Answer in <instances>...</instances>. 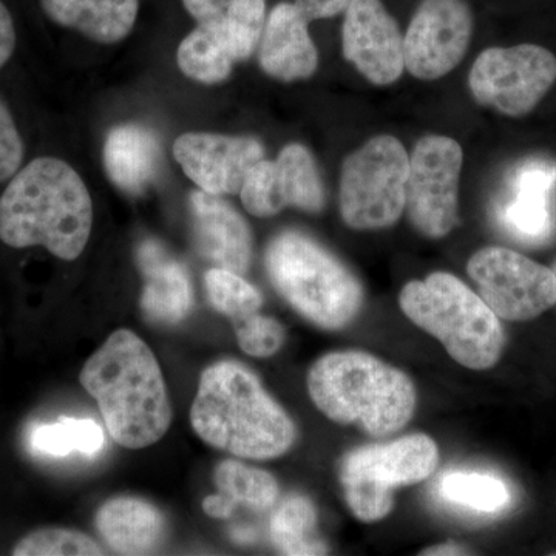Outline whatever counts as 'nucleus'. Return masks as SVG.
Returning a JSON list of instances; mask_svg holds the SVG:
<instances>
[{"instance_id": "1", "label": "nucleus", "mask_w": 556, "mask_h": 556, "mask_svg": "<svg viewBox=\"0 0 556 556\" xmlns=\"http://www.w3.org/2000/svg\"><path fill=\"white\" fill-rule=\"evenodd\" d=\"M93 228V203L78 172L65 161L42 156L11 178L0 197V240L10 248H46L73 262Z\"/></svg>"}, {"instance_id": "2", "label": "nucleus", "mask_w": 556, "mask_h": 556, "mask_svg": "<svg viewBox=\"0 0 556 556\" xmlns=\"http://www.w3.org/2000/svg\"><path fill=\"white\" fill-rule=\"evenodd\" d=\"M79 380L116 444L150 447L169 430L172 407L159 361L130 329L113 332L86 362Z\"/></svg>"}, {"instance_id": "3", "label": "nucleus", "mask_w": 556, "mask_h": 556, "mask_svg": "<svg viewBox=\"0 0 556 556\" xmlns=\"http://www.w3.org/2000/svg\"><path fill=\"white\" fill-rule=\"evenodd\" d=\"M190 424L201 441L243 459H276L298 439L294 420L270 397L257 375L236 361L204 369Z\"/></svg>"}, {"instance_id": "4", "label": "nucleus", "mask_w": 556, "mask_h": 556, "mask_svg": "<svg viewBox=\"0 0 556 556\" xmlns=\"http://www.w3.org/2000/svg\"><path fill=\"white\" fill-rule=\"evenodd\" d=\"M314 405L332 422L387 438L415 415L413 380L365 351H336L318 358L308 372Z\"/></svg>"}, {"instance_id": "5", "label": "nucleus", "mask_w": 556, "mask_h": 556, "mask_svg": "<svg viewBox=\"0 0 556 556\" xmlns=\"http://www.w3.org/2000/svg\"><path fill=\"white\" fill-rule=\"evenodd\" d=\"M265 266L278 294L318 328H345L364 306L358 278L328 249L299 230H285L269 241Z\"/></svg>"}, {"instance_id": "6", "label": "nucleus", "mask_w": 556, "mask_h": 556, "mask_svg": "<svg viewBox=\"0 0 556 556\" xmlns=\"http://www.w3.org/2000/svg\"><path fill=\"white\" fill-rule=\"evenodd\" d=\"M399 305L463 367L481 371L495 367L503 356L506 334L500 317L452 274L434 273L426 280L408 281Z\"/></svg>"}, {"instance_id": "7", "label": "nucleus", "mask_w": 556, "mask_h": 556, "mask_svg": "<svg viewBox=\"0 0 556 556\" xmlns=\"http://www.w3.org/2000/svg\"><path fill=\"white\" fill-rule=\"evenodd\" d=\"M438 463L437 442L422 433L354 448L340 466L348 507L358 521L378 522L393 510L394 490L426 481Z\"/></svg>"}, {"instance_id": "8", "label": "nucleus", "mask_w": 556, "mask_h": 556, "mask_svg": "<svg viewBox=\"0 0 556 556\" xmlns=\"http://www.w3.org/2000/svg\"><path fill=\"white\" fill-rule=\"evenodd\" d=\"M409 159L397 138L379 135L343 161L340 215L348 228L380 230L396 225L405 211Z\"/></svg>"}, {"instance_id": "9", "label": "nucleus", "mask_w": 556, "mask_h": 556, "mask_svg": "<svg viewBox=\"0 0 556 556\" xmlns=\"http://www.w3.org/2000/svg\"><path fill=\"white\" fill-rule=\"evenodd\" d=\"M556 80V58L535 43L482 51L468 75L478 104L521 118L540 104Z\"/></svg>"}, {"instance_id": "10", "label": "nucleus", "mask_w": 556, "mask_h": 556, "mask_svg": "<svg viewBox=\"0 0 556 556\" xmlns=\"http://www.w3.org/2000/svg\"><path fill=\"white\" fill-rule=\"evenodd\" d=\"M463 163L459 142L444 135H427L413 149L405 208L427 239H444L456 228Z\"/></svg>"}, {"instance_id": "11", "label": "nucleus", "mask_w": 556, "mask_h": 556, "mask_svg": "<svg viewBox=\"0 0 556 556\" xmlns=\"http://www.w3.org/2000/svg\"><path fill=\"white\" fill-rule=\"evenodd\" d=\"M467 273L481 299L504 320H533L556 305L554 270L511 249H481L468 260Z\"/></svg>"}, {"instance_id": "12", "label": "nucleus", "mask_w": 556, "mask_h": 556, "mask_svg": "<svg viewBox=\"0 0 556 556\" xmlns=\"http://www.w3.org/2000/svg\"><path fill=\"white\" fill-rule=\"evenodd\" d=\"M240 197L249 214L260 218L274 217L287 207L318 214L327 200L316 160L299 142L281 149L277 160L255 164Z\"/></svg>"}, {"instance_id": "13", "label": "nucleus", "mask_w": 556, "mask_h": 556, "mask_svg": "<svg viewBox=\"0 0 556 556\" xmlns=\"http://www.w3.org/2000/svg\"><path fill=\"white\" fill-rule=\"evenodd\" d=\"M471 31L467 0H422L404 38L405 68L417 79L444 78L466 56Z\"/></svg>"}, {"instance_id": "14", "label": "nucleus", "mask_w": 556, "mask_h": 556, "mask_svg": "<svg viewBox=\"0 0 556 556\" xmlns=\"http://www.w3.org/2000/svg\"><path fill=\"white\" fill-rule=\"evenodd\" d=\"M342 50L343 58L375 86H391L404 73V38L380 0H351L343 20Z\"/></svg>"}, {"instance_id": "15", "label": "nucleus", "mask_w": 556, "mask_h": 556, "mask_svg": "<svg viewBox=\"0 0 556 556\" xmlns=\"http://www.w3.org/2000/svg\"><path fill=\"white\" fill-rule=\"evenodd\" d=\"M174 156L204 192L236 195L252 167L265 160V148L254 137L189 131L175 139Z\"/></svg>"}, {"instance_id": "16", "label": "nucleus", "mask_w": 556, "mask_h": 556, "mask_svg": "<svg viewBox=\"0 0 556 556\" xmlns=\"http://www.w3.org/2000/svg\"><path fill=\"white\" fill-rule=\"evenodd\" d=\"M190 214L200 254L215 268L247 274L252 262V232L247 219L228 201L201 189L190 193Z\"/></svg>"}, {"instance_id": "17", "label": "nucleus", "mask_w": 556, "mask_h": 556, "mask_svg": "<svg viewBox=\"0 0 556 556\" xmlns=\"http://www.w3.org/2000/svg\"><path fill=\"white\" fill-rule=\"evenodd\" d=\"M137 265L144 280L141 309L152 324H181L193 306L189 270L160 241L148 239L137 248Z\"/></svg>"}, {"instance_id": "18", "label": "nucleus", "mask_w": 556, "mask_h": 556, "mask_svg": "<svg viewBox=\"0 0 556 556\" xmlns=\"http://www.w3.org/2000/svg\"><path fill=\"white\" fill-rule=\"evenodd\" d=\"M258 60L263 72L281 83L308 79L316 73L317 47L311 39L308 22L294 3H278L266 17Z\"/></svg>"}, {"instance_id": "19", "label": "nucleus", "mask_w": 556, "mask_h": 556, "mask_svg": "<svg viewBox=\"0 0 556 556\" xmlns=\"http://www.w3.org/2000/svg\"><path fill=\"white\" fill-rule=\"evenodd\" d=\"M104 169L116 188L139 195L159 178L163 146L155 131L139 124H123L104 142Z\"/></svg>"}, {"instance_id": "20", "label": "nucleus", "mask_w": 556, "mask_h": 556, "mask_svg": "<svg viewBox=\"0 0 556 556\" xmlns=\"http://www.w3.org/2000/svg\"><path fill=\"white\" fill-rule=\"evenodd\" d=\"M94 525L102 540L119 555L150 554L166 530L159 508L134 496L112 497L102 504Z\"/></svg>"}, {"instance_id": "21", "label": "nucleus", "mask_w": 556, "mask_h": 556, "mask_svg": "<svg viewBox=\"0 0 556 556\" xmlns=\"http://www.w3.org/2000/svg\"><path fill=\"white\" fill-rule=\"evenodd\" d=\"M40 7L54 24L98 43H116L134 30L139 0H40Z\"/></svg>"}, {"instance_id": "22", "label": "nucleus", "mask_w": 556, "mask_h": 556, "mask_svg": "<svg viewBox=\"0 0 556 556\" xmlns=\"http://www.w3.org/2000/svg\"><path fill=\"white\" fill-rule=\"evenodd\" d=\"M556 182L554 164H526L515 178V199L506 207V222L519 236L540 239L551 228L548 195Z\"/></svg>"}, {"instance_id": "23", "label": "nucleus", "mask_w": 556, "mask_h": 556, "mask_svg": "<svg viewBox=\"0 0 556 556\" xmlns=\"http://www.w3.org/2000/svg\"><path fill=\"white\" fill-rule=\"evenodd\" d=\"M223 16L197 25L195 30L190 31L179 43L178 67L197 83L212 86L228 79L232 73L236 61L230 53Z\"/></svg>"}, {"instance_id": "24", "label": "nucleus", "mask_w": 556, "mask_h": 556, "mask_svg": "<svg viewBox=\"0 0 556 556\" xmlns=\"http://www.w3.org/2000/svg\"><path fill=\"white\" fill-rule=\"evenodd\" d=\"M317 525L313 501L308 496L289 495L276 504L270 517V541L283 555H327L328 546L318 535Z\"/></svg>"}, {"instance_id": "25", "label": "nucleus", "mask_w": 556, "mask_h": 556, "mask_svg": "<svg viewBox=\"0 0 556 556\" xmlns=\"http://www.w3.org/2000/svg\"><path fill=\"white\" fill-rule=\"evenodd\" d=\"M218 493L255 514L276 507L280 486L273 475L262 468L247 466L236 459L222 460L214 470Z\"/></svg>"}, {"instance_id": "26", "label": "nucleus", "mask_w": 556, "mask_h": 556, "mask_svg": "<svg viewBox=\"0 0 556 556\" xmlns=\"http://www.w3.org/2000/svg\"><path fill=\"white\" fill-rule=\"evenodd\" d=\"M30 442L31 447L42 455L62 457L80 453L94 456L104 447V433L94 420L64 416L58 422L33 428Z\"/></svg>"}, {"instance_id": "27", "label": "nucleus", "mask_w": 556, "mask_h": 556, "mask_svg": "<svg viewBox=\"0 0 556 556\" xmlns=\"http://www.w3.org/2000/svg\"><path fill=\"white\" fill-rule=\"evenodd\" d=\"M439 493L447 503L478 514H495L510 503V492L503 479L478 471L444 475Z\"/></svg>"}, {"instance_id": "28", "label": "nucleus", "mask_w": 556, "mask_h": 556, "mask_svg": "<svg viewBox=\"0 0 556 556\" xmlns=\"http://www.w3.org/2000/svg\"><path fill=\"white\" fill-rule=\"evenodd\" d=\"M204 287L212 308L232 321L252 316L262 308V292L232 270L214 266L204 274Z\"/></svg>"}, {"instance_id": "29", "label": "nucleus", "mask_w": 556, "mask_h": 556, "mask_svg": "<svg viewBox=\"0 0 556 556\" xmlns=\"http://www.w3.org/2000/svg\"><path fill=\"white\" fill-rule=\"evenodd\" d=\"M226 36L233 61H247L257 50L266 24V0H229Z\"/></svg>"}, {"instance_id": "30", "label": "nucleus", "mask_w": 556, "mask_h": 556, "mask_svg": "<svg viewBox=\"0 0 556 556\" xmlns=\"http://www.w3.org/2000/svg\"><path fill=\"white\" fill-rule=\"evenodd\" d=\"M14 556H89L104 552L97 541L78 530L46 527L17 541L11 552Z\"/></svg>"}, {"instance_id": "31", "label": "nucleus", "mask_w": 556, "mask_h": 556, "mask_svg": "<svg viewBox=\"0 0 556 556\" xmlns=\"http://www.w3.org/2000/svg\"><path fill=\"white\" fill-rule=\"evenodd\" d=\"M236 338L244 353L252 357H269L283 346L285 328L274 317L252 314L233 321Z\"/></svg>"}, {"instance_id": "32", "label": "nucleus", "mask_w": 556, "mask_h": 556, "mask_svg": "<svg viewBox=\"0 0 556 556\" xmlns=\"http://www.w3.org/2000/svg\"><path fill=\"white\" fill-rule=\"evenodd\" d=\"M24 160V142L5 102L0 100V182L13 178Z\"/></svg>"}, {"instance_id": "33", "label": "nucleus", "mask_w": 556, "mask_h": 556, "mask_svg": "<svg viewBox=\"0 0 556 556\" xmlns=\"http://www.w3.org/2000/svg\"><path fill=\"white\" fill-rule=\"evenodd\" d=\"M351 0H295L294 5L298 7L299 13L303 20L308 22L331 20L345 13Z\"/></svg>"}, {"instance_id": "34", "label": "nucleus", "mask_w": 556, "mask_h": 556, "mask_svg": "<svg viewBox=\"0 0 556 556\" xmlns=\"http://www.w3.org/2000/svg\"><path fill=\"white\" fill-rule=\"evenodd\" d=\"M182 5L197 24H203L223 16L228 9L229 0H182Z\"/></svg>"}, {"instance_id": "35", "label": "nucleus", "mask_w": 556, "mask_h": 556, "mask_svg": "<svg viewBox=\"0 0 556 556\" xmlns=\"http://www.w3.org/2000/svg\"><path fill=\"white\" fill-rule=\"evenodd\" d=\"M16 49V28L9 9L0 0V68L10 61Z\"/></svg>"}, {"instance_id": "36", "label": "nucleus", "mask_w": 556, "mask_h": 556, "mask_svg": "<svg viewBox=\"0 0 556 556\" xmlns=\"http://www.w3.org/2000/svg\"><path fill=\"white\" fill-rule=\"evenodd\" d=\"M236 508V504L228 500V497L223 496L222 493L207 496L206 500L203 501L204 514L215 519H228L232 517Z\"/></svg>"}, {"instance_id": "37", "label": "nucleus", "mask_w": 556, "mask_h": 556, "mask_svg": "<svg viewBox=\"0 0 556 556\" xmlns=\"http://www.w3.org/2000/svg\"><path fill=\"white\" fill-rule=\"evenodd\" d=\"M468 552L459 544L444 543L438 546L428 547L426 551L420 552V555L431 556H450V555H467Z\"/></svg>"}, {"instance_id": "38", "label": "nucleus", "mask_w": 556, "mask_h": 556, "mask_svg": "<svg viewBox=\"0 0 556 556\" xmlns=\"http://www.w3.org/2000/svg\"><path fill=\"white\" fill-rule=\"evenodd\" d=\"M552 270H554V274H555V276H556V263H555V265H554V266H552Z\"/></svg>"}]
</instances>
